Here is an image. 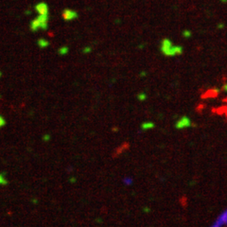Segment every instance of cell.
I'll use <instances>...</instances> for the list:
<instances>
[{
  "instance_id": "1",
  "label": "cell",
  "mask_w": 227,
  "mask_h": 227,
  "mask_svg": "<svg viewBox=\"0 0 227 227\" xmlns=\"http://www.w3.org/2000/svg\"><path fill=\"white\" fill-rule=\"evenodd\" d=\"M161 50L164 54H166L168 56H173L175 54H181L183 51V48L179 45L173 46V45H172L169 39L166 38V39H164L161 43Z\"/></svg>"
},
{
  "instance_id": "4",
  "label": "cell",
  "mask_w": 227,
  "mask_h": 227,
  "mask_svg": "<svg viewBox=\"0 0 227 227\" xmlns=\"http://www.w3.org/2000/svg\"><path fill=\"white\" fill-rule=\"evenodd\" d=\"M222 27H223L222 25H219V26H218V28H222Z\"/></svg>"
},
{
  "instance_id": "3",
  "label": "cell",
  "mask_w": 227,
  "mask_h": 227,
  "mask_svg": "<svg viewBox=\"0 0 227 227\" xmlns=\"http://www.w3.org/2000/svg\"><path fill=\"white\" fill-rule=\"evenodd\" d=\"M183 35L185 37V38H189L190 36H191V32L189 30H185L184 32H183Z\"/></svg>"
},
{
  "instance_id": "5",
  "label": "cell",
  "mask_w": 227,
  "mask_h": 227,
  "mask_svg": "<svg viewBox=\"0 0 227 227\" xmlns=\"http://www.w3.org/2000/svg\"><path fill=\"white\" fill-rule=\"evenodd\" d=\"M222 2H226V1H227V0H222Z\"/></svg>"
},
{
  "instance_id": "2",
  "label": "cell",
  "mask_w": 227,
  "mask_h": 227,
  "mask_svg": "<svg viewBox=\"0 0 227 227\" xmlns=\"http://www.w3.org/2000/svg\"><path fill=\"white\" fill-rule=\"evenodd\" d=\"M65 17L66 20H71V19L77 17V13L74 12H72V11H69L68 10V11H66L65 12Z\"/></svg>"
}]
</instances>
